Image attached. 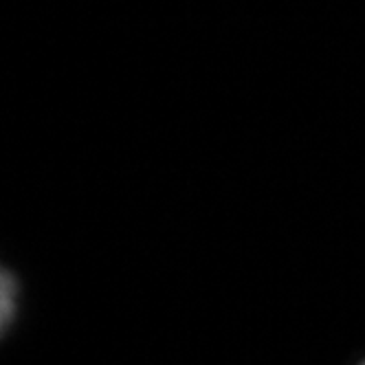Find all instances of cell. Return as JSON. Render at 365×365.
Masks as SVG:
<instances>
[{
  "label": "cell",
  "mask_w": 365,
  "mask_h": 365,
  "mask_svg": "<svg viewBox=\"0 0 365 365\" xmlns=\"http://www.w3.org/2000/svg\"><path fill=\"white\" fill-rule=\"evenodd\" d=\"M14 291H16V284L9 271H5L3 275V324L9 326L11 322V312H14Z\"/></svg>",
  "instance_id": "cell-1"
}]
</instances>
